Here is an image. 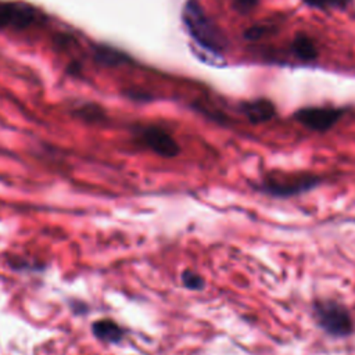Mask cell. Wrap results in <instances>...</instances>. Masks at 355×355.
<instances>
[{
    "mask_svg": "<svg viewBox=\"0 0 355 355\" xmlns=\"http://www.w3.org/2000/svg\"><path fill=\"white\" fill-rule=\"evenodd\" d=\"M182 21L193 40L204 50L220 54L227 46V39L220 28L208 17L198 0H187L182 8Z\"/></svg>",
    "mask_w": 355,
    "mask_h": 355,
    "instance_id": "1",
    "label": "cell"
},
{
    "mask_svg": "<svg viewBox=\"0 0 355 355\" xmlns=\"http://www.w3.org/2000/svg\"><path fill=\"white\" fill-rule=\"evenodd\" d=\"M320 183V178L312 173L305 172H270L265 175L258 189L263 194L277 197V198H288L293 196H298L315 189Z\"/></svg>",
    "mask_w": 355,
    "mask_h": 355,
    "instance_id": "2",
    "label": "cell"
},
{
    "mask_svg": "<svg viewBox=\"0 0 355 355\" xmlns=\"http://www.w3.org/2000/svg\"><path fill=\"white\" fill-rule=\"evenodd\" d=\"M313 312L318 326L333 337H347L354 330V322L349 311L338 301H316Z\"/></svg>",
    "mask_w": 355,
    "mask_h": 355,
    "instance_id": "3",
    "label": "cell"
},
{
    "mask_svg": "<svg viewBox=\"0 0 355 355\" xmlns=\"http://www.w3.org/2000/svg\"><path fill=\"white\" fill-rule=\"evenodd\" d=\"M43 18V12L26 1L0 0V32L25 31Z\"/></svg>",
    "mask_w": 355,
    "mask_h": 355,
    "instance_id": "4",
    "label": "cell"
},
{
    "mask_svg": "<svg viewBox=\"0 0 355 355\" xmlns=\"http://www.w3.org/2000/svg\"><path fill=\"white\" fill-rule=\"evenodd\" d=\"M135 139L139 144L164 158H173L180 153V146L173 136L155 125L137 126L135 129Z\"/></svg>",
    "mask_w": 355,
    "mask_h": 355,
    "instance_id": "5",
    "label": "cell"
},
{
    "mask_svg": "<svg viewBox=\"0 0 355 355\" xmlns=\"http://www.w3.org/2000/svg\"><path fill=\"white\" fill-rule=\"evenodd\" d=\"M343 114L344 110L334 107H304L294 114V119L311 130L326 132L340 121Z\"/></svg>",
    "mask_w": 355,
    "mask_h": 355,
    "instance_id": "6",
    "label": "cell"
},
{
    "mask_svg": "<svg viewBox=\"0 0 355 355\" xmlns=\"http://www.w3.org/2000/svg\"><path fill=\"white\" fill-rule=\"evenodd\" d=\"M240 112L251 123H263L272 119L276 114L275 104L266 98H257L251 101H243L239 105Z\"/></svg>",
    "mask_w": 355,
    "mask_h": 355,
    "instance_id": "7",
    "label": "cell"
},
{
    "mask_svg": "<svg viewBox=\"0 0 355 355\" xmlns=\"http://www.w3.org/2000/svg\"><path fill=\"white\" fill-rule=\"evenodd\" d=\"M93 336L104 343H119L123 336L125 330L112 319H98L92 324Z\"/></svg>",
    "mask_w": 355,
    "mask_h": 355,
    "instance_id": "8",
    "label": "cell"
},
{
    "mask_svg": "<svg viewBox=\"0 0 355 355\" xmlns=\"http://www.w3.org/2000/svg\"><path fill=\"white\" fill-rule=\"evenodd\" d=\"M94 61L103 67H118L129 62L130 57L115 47L98 44L94 47Z\"/></svg>",
    "mask_w": 355,
    "mask_h": 355,
    "instance_id": "9",
    "label": "cell"
},
{
    "mask_svg": "<svg viewBox=\"0 0 355 355\" xmlns=\"http://www.w3.org/2000/svg\"><path fill=\"white\" fill-rule=\"evenodd\" d=\"M293 53L295 57L304 61H313L318 57V50L313 43V40L305 35V33H298L295 35L293 43H291Z\"/></svg>",
    "mask_w": 355,
    "mask_h": 355,
    "instance_id": "10",
    "label": "cell"
},
{
    "mask_svg": "<svg viewBox=\"0 0 355 355\" xmlns=\"http://www.w3.org/2000/svg\"><path fill=\"white\" fill-rule=\"evenodd\" d=\"M75 116L89 123H100L105 119L104 110L94 103H85L75 108Z\"/></svg>",
    "mask_w": 355,
    "mask_h": 355,
    "instance_id": "11",
    "label": "cell"
},
{
    "mask_svg": "<svg viewBox=\"0 0 355 355\" xmlns=\"http://www.w3.org/2000/svg\"><path fill=\"white\" fill-rule=\"evenodd\" d=\"M352 0H302L304 4L318 10H344Z\"/></svg>",
    "mask_w": 355,
    "mask_h": 355,
    "instance_id": "12",
    "label": "cell"
},
{
    "mask_svg": "<svg viewBox=\"0 0 355 355\" xmlns=\"http://www.w3.org/2000/svg\"><path fill=\"white\" fill-rule=\"evenodd\" d=\"M182 284L187 290H193V291H198L205 287V282H204L202 276L193 270H184L182 273Z\"/></svg>",
    "mask_w": 355,
    "mask_h": 355,
    "instance_id": "13",
    "label": "cell"
},
{
    "mask_svg": "<svg viewBox=\"0 0 355 355\" xmlns=\"http://www.w3.org/2000/svg\"><path fill=\"white\" fill-rule=\"evenodd\" d=\"M258 4V0H233V8L239 14H248Z\"/></svg>",
    "mask_w": 355,
    "mask_h": 355,
    "instance_id": "14",
    "label": "cell"
},
{
    "mask_svg": "<svg viewBox=\"0 0 355 355\" xmlns=\"http://www.w3.org/2000/svg\"><path fill=\"white\" fill-rule=\"evenodd\" d=\"M266 32V28L265 26H261V25H254L248 29L244 31V37L247 40H258L261 36H263V33Z\"/></svg>",
    "mask_w": 355,
    "mask_h": 355,
    "instance_id": "15",
    "label": "cell"
}]
</instances>
